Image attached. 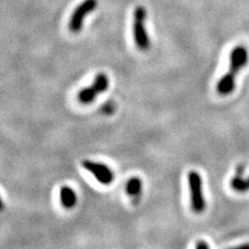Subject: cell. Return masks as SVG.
<instances>
[{
	"instance_id": "1",
	"label": "cell",
	"mask_w": 249,
	"mask_h": 249,
	"mask_svg": "<svg viewBox=\"0 0 249 249\" xmlns=\"http://www.w3.org/2000/svg\"><path fill=\"white\" fill-rule=\"evenodd\" d=\"M249 60L248 50L245 46L239 45L233 48L230 54V69L217 83V92L220 96L227 97L233 92L236 89V78L239 71H241Z\"/></svg>"
},
{
	"instance_id": "3",
	"label": "cell",
	"mask_w": 249,
	"mask_h": 249,
	"mask_svg": "<svg viewBox=\"0 0 249 249\" xmlns=\"http://www.w3.org/2000/svg\"><path fill=\"white\" fill-rule=\"evenodd\" d=\"M188 185L192 211L196 214H200L206 210V200L204 196V189H202V178L197 171H189Z\"/></svg>"
},
{
	"instance_id": "10",
	"label": "cell",
	"mask_w": 249,
	"mask_h": 249,
	"mask_svg": "<svg viewBox=\"0 0 249 249\" xmlns=\"http://www.w3.org/2000/svg\"><path fill=\"white\" fill-rule=\"evenodd\" d=\"M210 246H209V244L208 243H206L205 241H199V242L196 244V248H209Z\"/></svg>"
},
{
	"instance_id": "8",
	"label": "cell",
	"mask_w": 249,
	"mask_h": 249,
	"mask_svg": "<svg viewBox=\"0 0 249 249\" xmlns=\"http://www.w3.org/2000/svg\"><path fill=\"white\" fill-rule=\"evenodd\" d=\"M126 190L131 197H138L142 193V181L138 177L131 178L126 185Z\"/></svg>"
},
{
	"instance_id": "11",
	"label": "cell",
	"mask_w": 249,
	"mask_h": 249,
	"mask_svg": "<svg viewBox=\"0 0 249 249\" xmlns=\"http://www.w3.org/2000/svg\"><path fill=\"white\" fill-rule=\"evenodd\" d=\"M4 202H3V200H2V198L0 197V212H2L3 210H4Z\"/></svg>"
},
{
	"instance_id": "6",
	"label": "cell",
	"mask_w": 249,
	"mask_h": 249,
	"mask_svg": "<svg viewBox=\"0 0 249 249\" xmlns=\"http://www.w3.org/2000/svg\"><path fill=\"white\" fill-rule=\"evenodd\" d=\"M82 167L95 177L100 184L110 185L114 181V173L110 167L104 164V163L84 160L82 162Z\"/></svg>"
},
{
	"instance_id": "4",
	"label": "cell",
	"mask_w": 249,
	"mask_h": 249,
	"mask_svg": "<svg viewBox=\"0 0 249 249\" xmlns=\"http://www.w3.org/2000/svg\"><path fill=\"white\" fill-rule=\"evenodd\" d=\"M109 88V77L105 73H99L92 84L89 88L81 89L78 93V100L81 104L89 105L95 102L96 98L106 91Z\"/></svg>"
},
{
	"instance_id": "5",
	"label": "cell",
	"mask_w": 249,
	"mask_h": 249,
	"mask_svg": "<svg viewBox=\"0 0 249 249\" xmlns=\"http://www.w3.org/2000/svg\"><path fill=\"white\" fill-rule=\"evenodd\" d=\"M98 4V0H83L72 13L69 21V29L74 34H78L81 31L85 18L97 9Z\"/></svg>"
},
{
	"instance_id": "7",
	"label": "cell",
	"mask_w": 249,
	"mask_h": 249,
	"mask_svg": "<svg viewBox=\"0 0 249 249\" xmlns=\"http://www.w3.org/2000/svg\"><path fill=\"white\" fill-rule=\"evenodd\" d=\"M60 202L66 209H73L77 204V193L75 190L69 186H64L60 188L59 192Z\"/></svg>"
},
{
	"instance_id": "2",
	"label": "cell",
	"mask_w": 249,
	"mask_h": 249,
	"mask_svg": "<svg viewBox=\"0 0 249 249\" xmlns=\"http://www.w3.org/2000/svg\"><path fill=\"white\" fill-rule=\"evenodd\" d=\"M145 7L138 5L133 14V37L137 48L140 51H147L151 48V37L145 27Z\"/></svg>"
},
{
	"instance_id": "9",
	"label": "cell",
	"mask_w": 249,
	"mask_h": 249,
	"mask_svg": "<svg viewBox=\"0 0 249 249\" xmlns=\"http://www.w3.org/2000/svg\"><path fill=\"white\" fill-rule=\"evenodd\" d=\"M231 188L238 193H245L249 191V178H242L235 177L231 180Z\"/></svg>"
}]
</instances>
